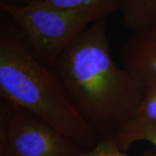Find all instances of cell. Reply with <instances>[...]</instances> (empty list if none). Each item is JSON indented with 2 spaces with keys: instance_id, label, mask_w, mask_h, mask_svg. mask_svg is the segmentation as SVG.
<instances>
[{
  "instance_id": "52a82bcc",
  "label": "cell",
  "mask_w": 156,
  "mask_h": 156,
  "mask_svg": "<svg viewBox=\"0 0 156 156\" xmlns=\"http://www.w3.org/2000/svg\"><path fill=\"white\" fill-rule=\"evenodd\" d=\"M120 11L124 25L132 31L156 23V0H123Z\"/></svg>"
},
{
  "instance_id": "5b68a950",
  "label": "cell",
  "mask_w": 156,
  "mask_h": 156,
  "mask_svg": "<svg viewBox=\"0 0 156 156\" xmlns=\"http://www.w3.org/2000/svg\"><path fill=\"white\" fill-rule=\"evenodd\" d=\"M122 68L145 86L156 85V23L133 31L120 50Z\"/></svg>"
},
{
  "instance_id": "8fae6325",
  "label": "cell",
  "mask_w": 156,
  "mask_h": 156,
  "mask_svg": "<svg viewBox=\"0 0 156 156\" xmlns=\"http://www.w3.org/2000/svg\"><path fill=\"white\" fill-rule=\"evenodd\" d=\"M32 0H0V4H9L14 5H23Z\"/></svg>"
},
{
  "instance_id": "30bf717a",
  "label": "cell",
  "mask_w": 156,
  "mask_h": 156,
  "mask_svg": "<svg viewBox=\"0 0 156 156\" xmlns=\"http://www.w3.org/2000/svg\"><path fill=\"white\" fill-rule=\"evenodd\" d=\"M137 141H147L155 147L156 150V131H148L144 132L135 136L134 139V143Z\"/></svg>"
},
{
  "instance_id": "8992f818",
  "label": "cell",
  "mask_w": 156,
  "mask_h": 156,
  "mask_svg": "<svg viewBox=\"0 0 156 156\" xmlns=\"http://www.w3.org/2000/svg\"><path fill=\"white\" fill-rule=\"evenodd\" d=\"M148 131H156V85L146 86L135 115L121 130L115 142L122 150L127 152L134 144L135 136Z\"/></svg>"
},
{
  "instance_id": "6da1fadb",
  "label": "cell",
  "mask_w": 156,
  "mask_h": 156,
  "mask_svg": "<svg viewBox=\"0 0 156 156\" xmlns=\"http://www.w3.org/2000/svg\"><path fill=\"white\" fill-rule=\"evenodd\" d=\"M107 23L102 17L83 30L51 69L101 140L115 141L135 115L146 86L114 61Z\"/></svg>"
},
{
  "instance_id": "3957f363",
  "label": "cell",
  "mask_w": 156,
  "mask_h": 156,
  "mask_svg": "<svg viewBox=\"0 0 156 156\" xmlns=\"http://www.w3.org/2000/svg\"><path fill=\"white\" fill-rule=\"evenodd\" d=\"M122 1L108 0L81 10L60 9L44 0L23 5L0 4L22 30L38 59L51 68L65 48L95 21L121 10Z\"/></svg>"
},
{
  "instance_id": "277c9868",
  "label": "cell",
  "mask_w": 156,
  "mask_h": 156,
  "mask_svg": "<svg viewBox=\"0 0 156 156\" xmlns=\"http://www.w3.org/2000/svg\"><path fill=\"white\" fill-rule=\"evenodd\" d=\"M83 152L33 113L1 97L0 156H80Z\"/></svg>"
},
{
  "instance_id": "7a4b0ae2",
  "label": "cell",
  "mask_w": 156,
  "mask_h": 156,
  "mask_svg": "<svg viewBox=\"0 0 156 156\" xmlns=\"http://www.w3.org/2000/svg\"><path fill=\"white\" fill-rule=\"evenodd\" d=\"M0 95L49 123L84 151L101 141L51 68L38 59L22 30L2 11Z\"/></svg>"
},
{
  "instance_id": "9c48e42d",
  "label": "cell",
  "mask_w": 156,
  "mask_h": 156,
  "mask_svg": "<svg viewBox=\"0 0 156 156\" xmlns=\"http://www.w3.org/2000/svg\"><path fill=\"white\" fill-rule=\"evenodd\" d=\"M50 5L65 10H81L108 0H44ZM123 1V0H120Z\"/></svg>"
},
{
  "instance_id": "ba28073f",
  "label": "cell",
  "mask_w": 156,
  "mask_h": 156,
  "mask_svg": "<svg viewBox=\"0 0 156 156\" xmlns=\"http://www.w3.org/2000/svg\"><path fill=\"white\" fill-rule=\"evenodd\" d=\"M80 156H156V152L147 151L142 154L132 155L122 150L113 140H101L97 145L84 151Z\"/></svg>"
}]
</instances>
